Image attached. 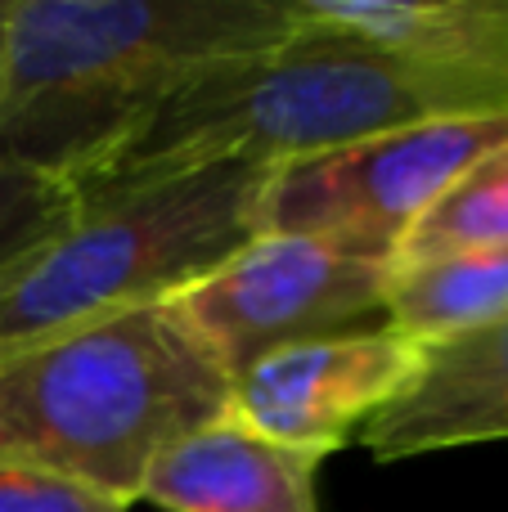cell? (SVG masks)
Returning <instances> with one entry per match:
<instances>
[{
  "instance_id": "obj_1",
  "label": "cell",
  "mask_w": 508,
  "mask_h": 512,
  "mask_svg": "<svg viewBox=\"0 0 508 512\" xmlns=\"http://www.w3.org/2000/svg\"><path fill=\"white\" fill-rule=\"evenodd\" d=\"M293 32V0H9L0 158L77 189L180 90Z\"/></svg>"
},
{
  "instance_id": "obj_2",
  "label": "cell",
  "mask_w": 508,
  "mask_h": 512,
  "mask_svg": "<svg viewBox=\"0 0 508 512\" xmlns=\"http://www.w3.org/2000/svg\"><path fill=\"white\" fill-rule=\"evenodd\" d=\"M230 378L171 301L0 355V468H32L140 504L144 472L221 418Z\"/></svg>"
},
{
  "instance_id": "obj_3",
  "label": "cell",
  "mask_w": 508,
  "mask_h": 512,
  "mask_svg": "<svg viewBox=\"0 0 508 512\" xmlns=\"http://www.w3.org/2000/svg\"><path fill=\"white\" fill-rule=\"evenodd\" d=\"M441 117L491 113L468 90L428 77L414 63L297 18V32L284 45L225 63L212 77L180 90L72 194H108L212 162L284 167Z\"/></svg>"
},
{
  "instance_id": "obj_4",
  "label": "cell",
  "mask_w": 508,
  "mask_h": 512,
  "mask_svg": "<svg viewBox=\"0 0 508 512\" xmlns=\"http://www.w3.org/2000/svg\"><path fill=\"white\" fill-rule=\"evenodd\" d=\"M270 171L212 162L77 198V216L0 292V355L68 328L162 306L257 239Z\"/></svg>"
},
{
  "instance_id": "obj_5",
  "label": "cell",
  "mask_w": 508,
  "mask_h": 512,
  "mask_svg": "<svg viewBox=\"0 0 508 512\" xmlns=\"http://www.w3.org/2000/svg\"><path fill=\"white\" fill-rule=\"evenodd\" d=\"M504 140L508 117H441L284 162L261 189L257 230L392 265L423 212Z\"/></svg>"
},
{
  "instance_id": "obj_6",
  "label": "cell",
  "mask_w": 508,
  "mask_h": 512,
  "mask_svg": "<svg viewBox=\"0 0 508 512\" xmlns=\"http://www.w3.org/2000/svg\"><path fill=\"white\" fill-rule=\"evenodd\" d=\"M387 288V261L347 256L315 239L257 234L171 306L225 378H234L284 346L378 328L387 315Z\"/></svg>"
},
{
  "instance_id": "obj_7",
  "label": "cell",
  "mask_w": 508,
  "mask_h": 512,
  "mask_svg": "<svg viewBox=\"0 0 508 512\" xmlns=\"http://www.w3.org/2000/svg\"><path fill=\"white\" fill-rule=\"evenodd\" d=\"M423 346L396 328H356L261 355L225 387L221 418L297 454L329 459L414 382Z\"/></svg>"
},
{
  "instance_id": "obj_8",
  "label": "cell",
  "mask_w": 508,
  "mask_h": 512,
  "mask_svg": "<svg viewBox=\"0 0 508 512\" xmlns=\"http://www.w3.org/2000/svg\"><path fill=\"white\" fill-rule=\"evenodd\" d=\"M297 18L414 63L508 117V0H293Z\"/></svg>"
},
{
  "instance_id": "obj_9",
  "label": "cell",
  "mask_w": 508,
  "mask_h": 512,
  "mask_svg": "<svg viewBox=\"0 0 508 512\" xmlns=\"http://www.w3.org/2000/svg\"><path fill=\"white\" fill-rule=\"evenodd\" d=\"M356 441L378 463L508 441V319L423 346L414 382Z\"/></svg>"
},
{
  "instance_id": "obj_10",
  "label": "cell",
  "mask_w": 508,
  "mask_h": 512,
  "mask_svg": "<svg viewBox=\"0 0 508 512\" xmlns=\"http://www.w3.org/2000/svg\"><path fill=\"white\" fill-rule=\"evenodd\" d=\"M320 463L230 418H212L153 459L140 499L162 512H320Z\"/></svg>"
},
{
  "instance_id": "obj_11",
  "label": "cell",
  "mask_w": 508,
  "mask_h": 512,
  "mask_svg": "<svg viewBox=\"0 0 508 512\" xmlns=\"http://www.w3.org/2000/svg\"><path fill=\"white\" fill-rule=\"evenodd\" d=\"M508 319V243L392 265L383 324L419 346Z\"/></svg>"
},
{
  "instance_id": "obj_12",
  "label": "cell",
  "mask_w": 508,
  "mask_h": 512,
  "mask_svg": "<svg viewBox=\"0 0 508 512\" xmlns=\"http://www.w3.org/2000/svg\"><path fill=\"white\" fill-rule=\"evenodd\" d=\"M504 243H508V140L486 158H477L423 212V221L405 234L392 265L432 261V256L468 252V248H504Z\"/></svg>"
},
{
  "instance_id": "obj_13",
  "label": "cell",
  "mask_w": 508,
  "mask_h": 512,
  "mask_svg": "<svg viewBox=\"0 0 508 512\" xmlns=\"http://www.w3.org/2000/svg\"><path fill=\"white\" fill-rule=\"evenodd\" d=\"M72 216H77L72 189L0 158V274L59 239Z\"/></svg>"
},
{
  "instance_id": "obj_14",
  "label": "cell",
  "mask_w": 508,
  "mask_h": 512,
  "mask_svg": "<svg viewBox=\"0 0 508 512\" xmlns=\"http://www.w3.org/2000/svg\"><path fill=\"white\" fill-rule=\"evenodd\" d=\"M0 512H131V504L50 472L0 468Z\"/></svg>"
},
{
  "instance_id": "obj_15",
  "label": "cell",
  "mask_w": 508,
  "mask_h": 512,
  "mask_svg": "<svg viewBox=\"0 0 508 512\" xmlns=\"http://www.w3.org/2000/svg\"><path fill=\"white\" fill-rule=\"evenodd\" d=\"M27 261H32V256H27ZM27 261H18V265H14V270H5V274H0V292H5V288H9V283H14V279H18V274H23V265H27Z\"/></svg>"
},
{
  "instance_id": "obj_16",
  "label": "cell",
  "mask_w": 508,
  "mask_h": 512,
  "mask_svg": "<svg viewBox=\"0 0 508 512\" xmlns=\"http://www.w3.org/2000/svg\"><path fill=\"white\" fill-rule=\"evenodd\" d=\"M5 14H9V0H0V41H5Z\"/></svg>"
}]
</instances>
